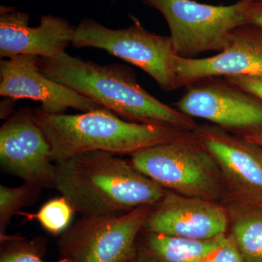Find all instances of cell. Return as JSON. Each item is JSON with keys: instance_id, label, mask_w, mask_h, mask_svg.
<instances>
[{"instance_id": "obj_5", "label": "cell", "mask_w": 262, "mask_h": 262, "mask_svg": "<svg viewBox=\"0 0 262 262\" xmlns=\"http://www.w3.org/2000/svg\"><path fill=\"white\" fill-rule=\"evenodd\" d=\"M131 18L134 23L126 28L113 29L84 18L76 27L72 47L103 50L144 71L164 91L179 89L171 38L149 32L135 17Z\"/></svg>"}, {"instance_id": "obj_6", "label": "cell", "mask_w": 262, "mask_h": 262, "mask_svg": "<svg viewBox=\"0 0 262 262\" xmlns=\"http://www.w3.org/2000/svg\"><path fill=\"white\" fill-rule=\"evenodd\" d=\"M163 15L170 29L177 56L195 58L208 51L220 53L234 29L247 24L251 0L233 5L203 4L193 0H142Z\"/></svg>"}, {"instance_id": "obj_4", "label": "cell", "mask_w": 262, "mask_h": 262, "mask_svg": "<svg viewBox=\"0 0 262 262\" xmlns=\"http://www.w3.org/2000/svg\"><path fill=\"white\" fill-rule=\"evenodd\" d=\"M130 161L167 190L220 203L225 199L220 167L193 132L139 151Z\"/></svg>"}, {"instance_id": "obj_20", "label": "cell", "mask_w": 262, "mask_h": 262, "mask_svg": "<svg viewBox=\"0 0 262 262\" xmlns=\"http://www.w3.org/2000/svg\"><path fill=\"white\" fill-rule=\"evenodd\" d=\"M207 262H245L235 241L230 233L226 234L221 239L218 248L215 250Z\"/></svg>"}, {"instance_id": "obj_8", "label": "cell", "mask_w": 262, "mask_h": 262, "mask_svg": "<svg viewBox=\"0 0 262 262\" xmlns=\"http://www.w3.org/2000/svg\"><path fill=\"white\" fill-rule=\"evenodd\" d=\"M186 88L172 104L184 115L242 137L262 131V101L227 80L210 77Z\"/></svg>"}, {"instance_id": "obj_18", "label": "cell", "mask_w": 262, "mask_h": 262, "mask_svg": "<svg viewBox=\"0 0 262 262\" xmlns=\"http://www.w3.org/2000/svg\"><path fill=\"white\" fill-rule=\"evenodd\" d=\"M75 210L64 196L50 200L36 213L18 212L26 220H37L43 228L54 235L62 233L70 226Z\"/></svg>"}, {"instance_id": "obj_9", "label": "cell", "mask_w": 262, "mask_h": 262, "mask_svg": "<svg viewBox=\"0 0 262 262\" xmlns=\"http://www.w3.org/2000/svg\"><path fill=\"white\" fill-rule=\"evenodd\" d=\"M193 134L220 167L222 203L262 204V148L213 124L198 125Z\"/></svg>"}, {"instance_id": "obj_24", "label": "cell", "mask_w": 262, "mask_h": 262, "mask_svg": "<svg viewBox=\"0 0 262 262\" xmlns=\"http://www.w3.org/2000/svg\"><path fill=\"white\" fill-rule=\"evenodd\" d=\"M117 1V0H111L112 3H116Z\"/></svg>"}, {"instance_id": "obj_3", "label": "cell", "mask_w": 262, "mask_h": 262, "mask_svg": "<svg viewBox=\"0 0 262 262\" xmlns=\"http://www.w3.org/2000/svg\"><path fill=\"white\" fill-rule=\"evenodd\" d=\"M34 117L51 147L56 164L89 151L136 154L190 134L168 125L129 122L106 108L78 115H49L40 108Z\"/></svg>"}, {"instance_id": "obj_15", "label": "cell", "mask_w": 262, "mask_h": 262, "mask_svg": "<svg viewBox=\"0 0 262 262\" xmlns=\"http://www.w3.org/2000/svg\"><path fill=\"white\" fill-rule=\"evenodd\" d=\"M224 235L207 241H196L142 229L136 239L133 259L134 262H207Z\"/></svg>"}, {"instance_id": "obj_11", "label": "cell", "mask_w": 262, "mask_h": 262, "mask_svg": "<svg viewBox=\"0 0 262 262\" xmlns=\"http://www.w3.org/2000/svg\"><path fill=\"white\" fill-rule=\"evenodd\" d=\"M229 227L228 212L223 203L167 190L151 206L143 230L207 241L227 234Z\"/></svg>"}, {"instance_id": "obj_10", "label": "cell", "mask_w": 262, "mask_h": 262, "mask_svg": "<svg viewBox=\"0 0 262 262\" xmlns=\"http://www.w3.org/2000/svg\"><path fill=\"white\" fill-rule=\"evenodd\" d=\"M51 154V145L32 108H19L2 125V165L24 183L42 189L55 187L56 164H52Z\"/></svg>"}, {"instance_id": "obj_23", "label": "cell", "mask_w": 262, "mask_h": 262, "mask_svg": "<svg viewBox=\"0 0 262 262\" xmlns=\"http://www.w3.org/2000/svg\"><path fill=\"white\" fill-rule=\"evenodd\" d=\"M246 140L254 143L256 145L259 146L262 148V131L256 133V134H250V135L244 136Z\"/></svg>"}, {"instance_id": "obj_16", "label": "cell", "mask_w": 262, "mask_h": 262, "mask_svg": "<svg viewBox=\"0 0 262 262\" xmlns=\"http://www.w3.org/2000/svg\"><path fill=\"white\" fill-rule=\"evenodd\" d=\"M230 233L245 262H262V204L224 202Z\"/></svg>"}, {"instance_id": "obj_2", "label": "cell", "mask_w": 262, "mask_h": 262, "mask_svg": "<svg viewBox=\"0 0 262 262\" xmlns=\"http://www.w3.org/2000/svg\"><path fill=\"white\" fill-rule=\"evenodd\" d=\"M39 70L122 118L168 125L193 132L195 120L157 99L141 88L135 72L118 63L101 65L65 53L56 58L38 57Z\"/></svg>"}, {"instance_id": "obj_19", "label": "cell", "mask_w": 262, "mask_h": 262, "mask_svg": "<svg viewBox=\"0 0 262 262\" xmlns=\"http://www.w3.org/2000/svg\"><path fill=\"white\" fill-rule=\"evenodd\" d=\"M3 247L0 262H46L41 257L40 244L38 241H29L20 236L1 237ZM57 262H75L63 257Z\"/></svg>"}, {"instance_id": "obj_21", "label": "cell", "mask_w": 262, "mask_h": 262, "mask_svg": "<svg viewBox=\"0 0 262 262\" xmlns=\"http://www.w3.org/2000/svg\"><path fill=\"white\" fill-rule=\"evenodd\" d=\"M225 80L262 101V75L231 76Z\"/></svg>"}, {"instance_id": "obj_17", "label": "cell", "mask_w": 262, "mask_h": 262, "mask_svg": "<svg viewBox=\"0 0 262 262\" xmlns=\"http://www.w3.org/2000/svg\"><path fill=\"white\" fill-rule=\"evenodd\" d=\"M42 188L24 183L19 187L0 186V234L7 235V227L12 217L24 207L33 205L39 199Z\"/></svg>"}, {"instance_id": "obj_22", "label": "cell", "mask_w": 262, "mask_h": 262, "mask_svg": "<svg viewBox=\"0 0 262 262\" xmlns=\"http://www.w3.org/2000/svg\"><path fill=\"white\" fill-rule=\"evenodd\" d=\"M247 24L262 27V0H251L246 11Z\"/></svg>"}, {"instance_id": "obj_14", "label": "cell", "mask_w": 262, "mask_h": 262, "mask_svg": "<svg viewBox=\"0 0 262 262\" xmlns=\"http://www.w3.org/2000/svg\"><path fill=\"white\" fill-rule=\"evenodd\" d=\"M29 15L13 7L0 6V58L34 55L56 58L72 44L76 27L53 15L41 17L39 25L29 26Z\"/></svg>"}, {"instance_id": "obj_25", "label": "cell", "mask_w": 262, "mask_h": 262, "mask_svg": "<svg viewBox=\"0 0 262 262\" xmlns=\"http://www.w3.org/2000/svg\"><path fill=\"white\" fill-rule=\"evenodd\" d=\"M128 262H134V259L130 260V261H129Z\"/></svg>"}, {"instance_id": "obj_7", "label": "cell", "mask_w": 262, "mask_h": 262, "mask_svg": "<svg viewBox=\"0 0 262 262\" xmlns=\"http://www.w3.org/2000/svg\"><path fill=\"white\" fill-rule=\"evenodd\" d=\"M152 206L119 215H83L62 232L63 257L75 262H128Z\"/></svg>"}, {"instance_id": "obj_1", "label": "cell", "mask_w": 262, "mask_h": 262, "mask_svg": "<svg viewBox=\"0 0 262 262\" xmlns=\"http://www.w3.org/2000/svg\"><path fill=\"white\" fill-rule=\"evenodd\" d=\"M117 156L89 151L57 163L54 188L83 215L123 214L154 206L167 189Z\"/></svg>"}, {"instance_id": "obj_12", "label": "cell", "mask_w": 262, "mask_h": 262, "mask_svg": "<svg viewBox=\"0 0 262 262\" xmlns=\"http://www.w3.org/2000/svg\"><path fill=\"white\" fill-rule=\"evenodd\" d=\"M37 59L34 55H18L1 59L0 96L15 101H37L41 103L39 108L49 115H63L70 108L82 113L104 108L45 75L38 67Z\"/></svg>"}, {"instance_id": "obj_13", "label": "cell", "mask_w": 262, "mask_h": 262, "mask_svg": "<svg viewBox=\"0 0 262 262\" xmlns=\"http://www.w3.org/2000/svg\"><path fill=\"white\" fill-rule=\"evenodd\" d=\"M179 88L210 77L262 75V27L245 24L234 29L223 51L203 58L177 56Z\"/></svg>"}]
</instances>
